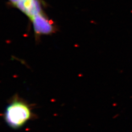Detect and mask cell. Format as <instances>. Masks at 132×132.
I'll use <instances>...</instances> for the list:
<instances>
[{
	"mask_svg": "<svg viewBox=\"0 0 132 132\" xmlns=\"http://www.w3.org/2000/svg\"><path fill=\"white\" fill-rule=\"evenodd\" d=\"M29 105L20 100H14L8 105L5 111V121L12 128L23 127L32 117Z\"/></svg>",
	"mask_w": 132,
	"mask_h": 132,
	"instance_id": "6da1fadb",
	"label": "cell"
},
{
	"mask_svg": "<svg viewBox=\"0 0 132 132\" xmlns=\"http://www.w3.org/2000/svg\"><path fill=\"white\" fill-rule=\"evenodd\" d=\"M35 32L39 35H48L54 31L53 22L41 13L30 19Z\"/></svg>",
	"mask_w": 132,
	"mask_h": 132,
	"instance_id": "7a4b0ae2",
	"label": "cell"
},
{
	"mask_svg": "<svg viewBox=\"0 0 132 132\" xmlns=\"http://www.w3.org/2000/svg\"><path fill=\"white\" fill-rule=\"evenodd\" d=\"M14 6L30 19L43 13L39 0H22Z\"/></svg>",
	"mask_w": 132,
	"mask_h": 132,
	"instance_id": "3957f363",
	"label": "cell"
},
{
	"mask_svg": "<svg viewBox=\"0 0 132 132\" xmlns=\"http://www.w3.org/2000/svg\"><path fill=\"white\" fill-rule=\"evenodd\" d=\"M9 1H10L11 2H12V3H13L14 5H16V4L18 2H20V1H22V0H9Z\"/></svg>",
	"mask_w": 132,
	"mask_h": 132,
	"instance_id": "277c9868",
	"label": "cell"
}]
</instances>
